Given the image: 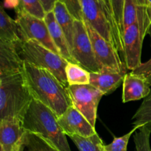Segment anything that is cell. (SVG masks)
I'll list each match as a JSON object with an SVG mask.
<instances>
[{"instance_id":"cell-11","label":"cell","mask_w":151,"mask_h":151,"mask_svg":"<svg viewBox=\"0 0 151 151\" xmlns=\"http://www.w3.org/2000/svg\"><path fill=\"white\" fill-rule=\"evenodd\" d=\"M58 121L65 134L70 136H79L82 137H89L95 134V127L80 113L72 105L60 116Z\"/></svg>"},{"instance_id":"cell-22","label":"cell","mask_w":151,"mask_h":151,"mask_svg":"<svg viewBox=\"0 0 151 151\" xmlns=\"http://www.w3.org/2000/svg\"><path fill=\"white\" fill-rule=\"evenodd\" d=\"M134 126H145L151 131V91L132 118Z\"/></svg>"},{"instance_id":"cell-6","label":"cell","mask_w":151,"mask_h":151,"mask_svg":"<svg viewBox=\"0 0 151 151\" xmlns=\"http://www.w3.org/2000/svg\"><path fill=\"white\" fill-rule=\"evenodd\" d=\"M66 89L72 106L95 127L97 108L103 93L90 84L68 86Z\"/></svg>"},{"instance_id":"cell-33","label":"cell","mask_w":151,"mask_h":151,"mask_svg":"<svg viewBox=\"0 0 151 151\" xmlns=\"http://www.w3.org/2000/svg\"><path fill=\"white\" fill-rule=\"evenodd\" d=\"M136 3L141 7H148L147 0H135Z\"/></svg>"},{"instance_id":"cell-36","label":"cell","mask_w":151,"mask_h":151,"mask_svg":"<svg viewBox=\"0 0 151 151\" xmlns=\"http://www.w3.org/2000/svg\"><path fill=\"white\" fill-rule=\"evenodd\" d=\"M0 151H4V149H3V147H1V145H0Z\"/></svg>"},{"instance_id":"cell-2","label":"cell","mask_w":151,"mask_h":151,"mask_svg":"<svg viewBox=\"0 0 151 151\" xmlns=\"http://www.w3.org/2000/svg\"><path fill=\"white\" fill-rule=\"evenodd\" d=\"M22 122L25 131L41 136L59 151H72L58 116L41 102L32 99Z\"/></svg>"},{"instance_id":"cell-4","label":"cell","mask_w":151,"mask_h":151,"mask_svg":"<svg viewBox=\"0 0 151 151\" xmlns=\"http://www.w3.org/2000/svg\"><path fill=\"white\" fill-rule=\"evenodd\" d=\"M15 46L22 61L49 71L67 88L69 85L65 69L68 62L60 55L46 48L35 40H21Z\"/></svg>"},{"instance_id":"cell-25","label":"cell","mask_w":151,"mask_h":151,"mask_svg":"<svg viewBox=\"0 0 151 151\" xmlns=\"http://www.w3.org/2000/svg\"><path fill=\"white\" fill-rule=\"evenodd\" d=\"M151 131L145 126L139 128L134 134L136 151H151L150 137Z\"/></svg>"},{"instance_id":"cell-14","label":"cell","mask_w":151,"mask_h":151,"mask_svg":"<svg viewBox=\"0 0 151 151\" xmlns=\"http://www.w3.org/2000/svg\"><path fill=\"white\" fill-rule=\"evenodd\" d=\"M150 91V86L142 78L132 72L125 75L122 82L123 103L145 99L149 95Z\"/></svg>"},{"instance_id":"cell-26","label":"cell","mask_w":151,"mask_h":151,"mask_svg":"<svg viewBox=\"0 0 151 151\" xmlns=\"http://www.w3.org/2000/svg\"><path fill=\"white\" fill-rule=\"evenodd\" d=\"M139 128L141 127L134 126L131 131L122 137H116L114 136V140L109 145H105V150L106 151H127L130 138Z\"/></svg>"},{"instance_id":"cell-31","label":"cell","mask_w":151,"mask_h":151,"mask_svg":"<svg viewBox=\"0 0 151 151\" xmlns=\"http://www.w3.org/2000/svg\"><path fill=\"white\" fill-rule=\"evenodd\" d=\"M20 0H4L3 1V7L8 9H16L19 6Z\"/></svg>"},{"instance_id":"cell-28","label":"cell","mask_w":151,"mask_h":151,"mask_svg":"<svg viewBox=\"0 0 151 151\" xmlns=\"http://www.w3.org/2000/svg\"><path fill=\"white\" fill-rule=\"evenodd\" d=\"M75 20L83 21V13L79 0H61Z\"/></svg>"},{"instance_id":"cell-27","label":"cell","mask_w":151,"mask_h":151,"mask_svg":"<svg viewBox=\"0 0 151 151\" xmlns=\"http://www.w3.org/2000/svg\"><path fill=\"white\" fill-rule=\"evenodd\" d=\"M111 4L112 12L114 19L118 29L120 32L122 37L123 36V29H122V15L125 0H110Z\"/></svg>"},{"instance_id":"cell-24","label":"cell","mask_w":151,"mask_h":151,"mask_svg":"<svg viewBox=\"0 0 151 151\" xmlns=\"http://www.w3.org/2000/svg\"><path fill=\"white\" fill-rule=\"evenodd\" d=\"M16 12H22L40 19H44L46 13L39 0H20Z\"/></svg>"},{"instance_id":"cell-9","label":"cell","mask_w":151,"mask_h":151,"mask_svg":"<svg viewBox=\"0 0 151 151\" xmlns=\"http://www.w3.org/2000/svg\"><path fill=\"white\" fill-rule=\"evenodd\" d=\"M16 13V22L19 28L22 40H35L46 48L59 54L44 19H38L22 12Z\"/></svg>"},{"instance_id":"cell-10","label":"cell","mask_w":151,"mask_h":151,"mask_svg":"<svg viewBox=\"0 0 151 151\" xmlns=\"http://www.w3.org/2000/svg\"><path fill=\"white\" fill-rule=\"evenodd\" d=\"M144 38L140 31L138 23H135L128 27L124 31L123 57L124 63L128 70H134L142 63V48Z\"/></svg>"},{"instance_id":"cell-19","label":"cell","mask_w":151,"mask_h":151,"mask_svg":"<svg viewBox=\"0 0 151 151\" xmlns=\"http://www.w3.org/2000/svg\"><path fill=\"white\" fill-rule=\"evenodd\" d=\"M17 151H59L48 141L35 134L26 131L16 147Z\"/></svg>"},{"instance_id":"cell-34","label":"cell","mask_w":151,"mask_h":151,"mask_svg":"<svg viewBox=\"0 0 151 151\" xmlns=\"http://www.w3.org/2000/svg\"><path fill=\"white\" fill-rule=\"evenodd\" d=\"M147 5H148L149 8H151V0H147Z\"/></svg>"},{"instance_id":"cell-17","label":"cell","mask_w":151,"mask_h":151,"mask_svg":"<svg viewBox=\"0 0 151 151\" xmlns=\"http://www.w3.org/2000/svg\"><path fill=\"white\" fill-rule=\"evenodd\" d=\"M56 21L60 25L66 37L67 42L72 52V41H73L74 24L75 20L73 16L70 14L66 5L62 1H56L52 10ZM72 53V52H71Z\"/></svg>"},{"instance_id":"cell-21","label":"cell","mask_w":151,"mask_h":151,"mask_svg":"<svg viewBox=\"0 0 151 151\" xmlns=\"http://www.w3.org/2000/svg\"><path fill=\"white\" fill-rule=\"evenodd\" d=\"M69 137L79 151H106V145L97 133L89 137L79 136H70Z\"/></svg>"},{"instance_id":"cell-23","label":"cell","mask_w":151,"mask_h":151,"mask_svg":"<svg viewBox=\"0 0 151 151\" xmlns=\"http://www.w3.org/2000/svg\"><path fill=\"white\" fill-rule=\"evenodd\" d=\"M139 6L136 3L135 0H125L122 15V29L124 31L138 21Z\"/></svg>"},{"instance_id":"cell-18","label":"cell","mask_w":151,"mask_h":151,"mask_svg":"<svg viewBox=\"0 0 151 151\" xmlns=\"http://www.w3.org/2000/svg\"><path fill=\"white\" fill-rule=\"evenodd\" d=\"M0 38L8 42L16 44L22 40L19 28L16 20L12 19L4 10L0 3Z\"/></svg>"},{"instance_id":"cell-16","label":"cell","mask_w":151,"mask_h":151,"mask_svg":"<svg viewBox=\"0 0 151 151\" xmlns=\"http://www.w3.org/2000/svg\"><path fill=\"white\" fill-rule=\"evenodd\" d=\"M22 66L15 44L0 38V71L3 75L22 72Z\"/></svg>"},{"instance_id":"cell-12","label":"cell","mask_w":151,"mask_h":151,"mask_svg":"<svg viewBox=\"0 0 151 151\" xmlns=\"http://www.w3.org/2000/svg\"><path fill=\"white\" fill-rule=\"evenodd\" d=\"M26 131L22 119L8 118L1 120L0 125V145L4 151H14Z\"/></svg>"},{"instance_id":"cell-38","label":"cell","mask_w":151,"mask_h":151,"mask_svg":"<svg viewBox=\"0 0 151 151\" xmlns=\"http://www.w3.org/2000/svg\"><path fill=\"white\" fill-rule=\"evenodd\" d=\"M14 151H17V150H16V149L14 150Z\"/></svg>"},{"instance_id":"cell-37","label":"cell","mask_w":151,"mask_h":151,"mask_svg":"<svg viewBox=\"0 0 151 151\" xmlns=\"http://www.w3.org/2000/svg\"><path fill=\"white\" fill-rule=\"evenodd\" d=\"M3 75V73L1 72V71H0V76H1V75Z\"/></svg>"},{"instance_id":"cell-35","label":"cell","mask_w":151,"mask_h":151,"mask_svg":"<svg viewBox=\"0 0 151 151\" xmlns=\"http://www.w3.org/2000/svg\"><path fill=\"white\" fill-rule=\"evenodd\" d=\"M150 22H151V8H150ZM148 33H150L151 35V23H150V29H149Z\"/></svg>"},{"instance_id":"cell-13","label":"cell","mask_w":151,"mask_h":151,"mask_svg":"<svg viewBox=\"0 0 151 151\" xmlns=\"http://www.w3.org/2000/svg\"><path fill=\"white\" fill-rule=\"evenodd\" d=\"M126 72L101 69L99 72H90L89 84L98 89L103 95L111 94L123 82Z\"/></svg>"},{"instance_id":"cell-20","label":"cell","mask_w":151,"mask_h":151,"mask_svg":"<svg viewBox=\"0 0 151 151\" xmlns=\"http://www.w3.org/2000/svg\"><path fill=\"white\" fill-rule=\"evenodd\" d=\"M65 71L69 86L89 84L90 72L78 63L68 62Z\"/></svg>"},{"instance_id":"cell-5","label":"cell","mask_w":151,"mask_h":151,"mask_svg":"<svg viewBox=\"0 0 151 151\" xmlns=\"http://www.w3.org/2000/svg\"><path fill=\"white\" fill-rule=\"evenodd\" d=\"M83 20L88 22L102 37L123 53V41L114 21L110 17L100 0H80Z\"/></svg>"},{"instance_id":"cell-32","label":"cell","mask_w":151,"mask_h":151,"mask_svg":"<svg viewBox=\"0 0 151 151\" xmlns=\"http://www.w3.org/2000/svg\"><path fill=\"white\" fill-rule=\"evenodd\" d=\"M100 1H101V2L103 3V6H104V7L106 8V11H107V13H109V15L110 16V17L114 21V16H113V12H112L111 4L110 0H100ZM115 23H116V22H115Z\"/></svg>"},{"instance_id":"cell-15","label":"cell","mask_w":151,"mask_h":151,"mask_svg":"<svg viewBox=\"0 0 151 151\" xmlns=\"http://www.w3.org/2000/svg\"><path fill=\"white\" fill-rule=\"evenodd\" d=\"M44 20L47 24L52 40L54 42L55 47H57L60 55L67 62L77 63L72 58L70 47L68 44L67 40L60 25L56 21L53 12L52 11L46 13Z\"/></svg>"},{"instance_id":"cell-7","label":"cell","mask_w":151,"mask_h":151,"mask_svg":"<svg viewBox=\"0 0 151 151\" xmlns=\"http://www.w3.org/2000/svg\"><path fill=\"white\" fill-rule=\"evenodd\" d=\"M72 55L78 64L90 72H99L101 69L96 60L91 40L83 21L75 20Z\"/></svg>"},{"instance_id":"cell-30","label":"cell","mask_w":151,"mask_h":151,"mask_svg":"<svg viewBox=\"0 0 151 151\" xmlns=\"http://www.w3.org/2000/svg\"><path fill=\"white\" fill-rule=\"evenodd\" d=\"M39 1L41 2L45 13H47L52 11L55 4L56 3V1H59V0H39Z\"/></svg>"},{"instance_id":"cell-29","label":"cell","mask_w":151,"mask_h":151,"mask_svg":"<svg viewBox=\"0 0 151 151\" xmlns=\"http://www.w3.org/2000/svg\"><path fill=\"white\" fill-rule=\"evenodd\" d=\"M131 72L142 78L151 86V58L145 63H142L137 69Z\"/></svg>"},{"instance_id":"cell-8","label":"cell","mask_w":151,"mask_h":151,"mask_svg":"<svg viewBox=\"0 0 151 151\" xmlns=\"http://www.w3.org/2000/svg\"><path fill=\"white\" fill-rule=\"evenodd\" d=\"M83 21L91 40L96 60L100 69H109L119 72H126L125 63H122L119 52L111 43L102 37L89 24Z\"/></svg>"},{"instance_id":"cell-40","label":"cell","mask_w":151,"mask_h":151,"mask_svg":"<svg viewBox=\"0 0 151 151\" xmlns=\"http://www.w3.org/2000/svg\"><path fill=\"white\" fill-rule=\"evenodd\" d=\"M79 1H80V0H79Z\"/></svg>"},{"instance_id":"cell-1","label":"cell","mask_w":151,"mask_h":151,"mask_svg":"<svg viewBox=\"0 0 151 151\" xmlns=\"http://www.w3.org/2000/svg\"><path fill=\"white\" fill-rule=\"evenodd\" d=\"M22 73L32 99L50 108L58 117L72 105L66 88L50 72L23 62Z\"/></svg>"},{"instance_id":"cell-39","label":"cell","mask_w":151,"mask_h":151,"mask_svg":"<svg viewBox=\"0 0 151 151\" xmlns=\"http://www.w3.org/2000/svg\"><path fill=\"white\" fill-rule=\"evenodd\" d=\"M1 120H0V125H1Z\"/></svg>"},{"instance_id":"cell-3","label":"cell","mask_w":151,"mask_h":151,"mask_svg":"<svg viewBox=\"0 0 151 151\" xmlns=\"http://www.w3.org/2000/svg\"><path fill=\"white\" fill-rule=\"evenodd\" d=\"M32 100L22 71L0 76V120L22 119Z\"/></svg>"}]
</instances>
